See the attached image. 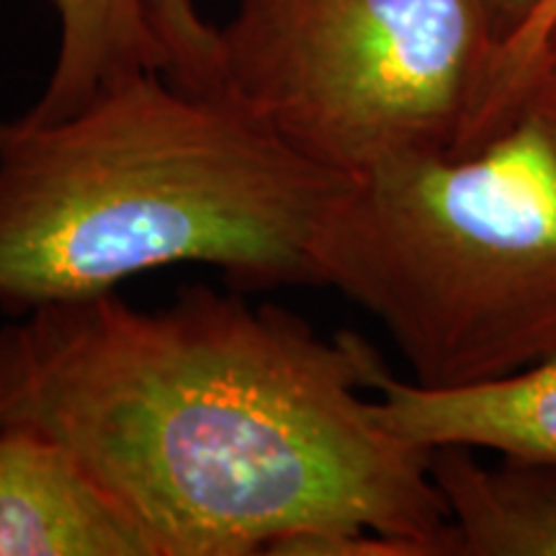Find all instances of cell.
Masks as SVG:
<instances>
[{
  "label": "cell",
  "mask_w": 556,
  "mask_h": 556,
  "mask_svg": "<svg viewBox=\"0 0 556 556\" xmlns=\"http://www.w3.org/2000/svg\"><path fill=\"white\" fill-rule=\"evenodd\" d=\"M0 556H155L148 533L73 451L0 428Z\"/></svg>",
  "instance_id": "obj_5"
},
{
  "label": "cell",
  "mask_w": 556,
  "mask_h": 556,
  "mask_svg": "<svg viewBox=\"0 0 556 556\" xmlns=\"http://www.w3.org/2000/svg\"><path fill=\"white\" fill-rule=\"evenodd\" d=\"M554 13H556V0H548V5L544 9V13H541V16L536 18V24H533L531 29H528L526 37L518 41L516 50H513L503 62H500L495 83H492V90H490V99H486V106L482 111V119H479V124H477V131H475V139H471L469 152L482 148L484 142H490V139L497 135L500 116H503V106H505L507 93H510V88H513V80L518 78L520 67L526 65L528 54H531L533 45L539 41L541 31L546 29V24L552 21Z\"/></svg>",
  "instance_id": "obj_11"
},
{
  "label": "cell",
  "mask_w": 556,
  "mask_h": 556,
  "mask_svg": "<svg viewBox=\"0 0 556 556\" xmlns=\"http://www.w3.org/2000/svg\"><path fill=\"white\" fill-rule=\"evenodd\" d=\"M60 41L39 99L21 114L31 124L65 119L103 90L142 73H168L148 0H52Z\"/></svg>",
  "instance_id": "obj_8"
},
{
  "label": "cell",
  "mask_w": 556,
  "mask_h": 556,
  "mask_svg": "<svg viewBox=\"0 0 556 556\" xmlns=\"http://www.w3.org/2000/svg\"><path fill=\"white\" fill-rule=\"evenodd\" d=\"M343 178L222 96L142 73L65 119L0 122V309L197 263L245 291L315 283Z\"/></svg>",
  "instance_id": "obj_2"
},
{
  "label": "cell",
  "mask_w": 556,
  "mask_h": 556,
  "mask_svg": "<svg viewBox=\"0 0 556 556\" xmlns=\"http://www.w3.org/2000/svg\"><path fill=\"white\" fill-rule=\"evenodd\" d=\"M379 353L208 287L0 325V428L73 451L155 556H454L430 448L368 389Z\"/></svg>",
  "instance_id": "obj_1"
},
{
  "label": "cell",
  "mask_w": 556,
  "mask_h": 556,
  "mask_svg": "<svg viewBox=\"0 0 556 556\" xmlns=\"http://www.w3.org/2000/svg\"><path fill=\"white\" fill-rule=\"evenodd\" d=\"M518 116H533L556 137V13L541 31L518 78L513 80L497 135L510 127Z\"/></svg>",
  "instance_id": "obj_10"
},
{
  "label": "cell",
  "mask_w": 556,
  "mask_h": 556,
  "mask_svg": "<svg viewBox=\"0 0 556 556\" xmlns=\"http://www.w3.org/2000/svg\"><path fill=\"white\" fill-rule=\"evenodd\" d=\"M152 24L165 58L168 78L184 86H201L212 73L214 62V26L199 16L193 0H148Z\"/></svg>",
  "instance_id": "obj_9"
},
{
  "label": "cell",
  "mask_w": 556,
  "mask_h": 556,
  "mask_svg": "<svg viewBox=\"0 0 556 556\" xmlns=\"http://www.w3.org/2000/svg\"><path fill=\"white\" fill-rule=\"evenodd\" d=\"M430 475L446 505L454 556H556V467L503 458L486 467L475 448H430Z\"/></svg>",
  "instance_id": "obj_7"
},
{
  "label": "cell",
  "mask_w": 556,
  "mask_h": 556,
  "mask_svg": "<svg viewBox=\"0 0 556 556\" xmlns=\"http://www.w3.org/2000/svg\"><path fill=\"white\" fill-rule=\"evenodd\" d=\"M479 3H482L486 21H490L492 34H495L500 45V62H503L507 54L516 50V45L526 37L528 29L536 24L548 0H479Z\"/></svg>",
  "instance_id": "obj_12"
},
{
  "label": "cell",
  "mask_w": 556,
  "mask_h": 556,
  "mask_svg": "<svg viewBox=\"0 0 556 556\" xmlns=\"http://www.w3.org/2000/svg\"><path fill=\"white\" fill-rule=\"evenodd\" d=\"M368 389L381 420L417 446H464L556 467V356L458 389L420 387L379 361Z\"/></svg>",
  "instance_id": "obj_6"
},
{
  "label": "cell",
  "mask_w": 556,
  "mask_h": 556,
  "mask_svg": "<svg viewBox=\"0 0 556 556\" xmlns=\"http://www.w3.org/2000/svg\"><path fill=\"white\" fill-rule=\"evenodd\" d=\"M317 287L371 315L428 389L556 356V137L533 116L467 155L343 178L315 238Z\"/></svg>",
  "instance_id": "obj_3"
},
{
  "label": "cell",
  "mask_w": 556,
  "mask_h": 556,
  "mask_svg": "<svg viewBox=\"0 0 556 556\" xmlns=\"http://www.w3.org/2000/svg\"><path fill=\"white\" fill-rule=\"evenodd\" d=\"M497 62L479 0H238L214 34L208 93L353 178L467 155Z\"/></svg>",
  "instance_id": "obj_4"
}]
</instances>
